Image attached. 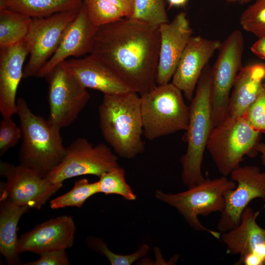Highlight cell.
<instances>
[{"label": "cell", "mask_w": 265, "mask_h": 265, "mask_svg": "<svg viewBox=\"0 0 265 265\" xmlns=\"http://www.w3.org/2000/svg\"><path fill=\"white\" fill-rule=\"evenodd\" d=\"M98 27L90 18L83 2L76 17L66 28L58 48L40 71L37 77L45 78L69 57L90 54Z\"/></svg>", "instance_id": "obj_18"}, {"label": "cell", "mask_w": 265, "mask_h": 265, "mask_svg": "<svg viewBox=\"0 0 265 265\" xmlns=\"http://www.w3.org/2000/svg\"><path fill=\"white\" fill-rule=\"evenodd\" d=\"M222 43L201 36H192L186 47L172 78V83L190 101L202 71Z\"/></svg>", "instance_id": "obj_17"}, {"label": "cell", "mask_w": 265, "mask_h": 265, "mask_svg": "<svg viewBox=\"0 0 265 265\" xmlns=\"http://www.w3.org/2000/svg\"><path fill=\"white\" fill-rule=\"evenodd\" d=\"M143 135L153 140L188 126L189 107L182 92L172 82L157 85L140 96Z\"/></svg>", "instance_id": "obj_5"}, {"label": "cell", "mask_w": 265, "mask_h": 265, "mask_svg": "<svg viewBox=\"0 0 265 265\" xmlns=\"http://www.w3.org/2000/svg\"><path fill=\"white\" fill-rule=\"evenodd\" d=\"M187 1L188 0H167L169 7L184 6Z\"/></svg>", "instance_id": "obj_35"}, {"label": "cell", "mask_w": 265, "mask_h": 265, "mask_svg": "<svg viewBox=\"0 0 265 265\" xmlns=\"http://www.w3.org/2000/svg\"><path fill=\"white\" fill-rule=\"evenodd\" d=\"M0 173L6 179L0 184V199L19 206L40 210L63 186V183H53L20 164L1 161Z\"/></svg>", "instance_id": "obj_12"}, {"label": "cell", "mask_w": 265, "mask_h": 265, "mask_svg": "<svg viewBox=\"0 0 265 265\" xmlns=\"http://www.w3.org/2000/svg\"><path fill=\"white\" fill-rule=\"evenodd\" d=\"M99 193L117 194L127 200H134L136 196L127 183L125 172L119 166L104 173L97 181Z\"/></svg>", "instance_id": "obj_27"}, {"label": "cell", "mask_w": 265, "mask_h": 265, "mask_svg": "<svg viewBox=\"0 0 265 265\" xmlns=\"http://www.w3.org/2000/svg\"><path fill=\"white\" fill-rule=\"evenodd\" d=\"M98 114L103 137L119 157L132 159L144 152L140 96L138 93L129 91L104 95Z\"/></svg>", "instance_id": "obj_2"}, {"label": "cell", "mask_w": 265, "mask_h": 265, "mask_svg": "<svg viewBox=\"0 0 265 265\" xmlns=\"http://www.w3.org/2000/svg\"><path fill=\"white\" fill-rule=\"evenodd\" d=\"M29 54L25 41L0 48V111L2 117L17 113L16 94L23 78L24 63Z\"/></svg>", "instance_id": "obj_19"}, {"label": "cell", "mask_w": 265, "mask_h": 265, "mask_svg": "<svg viewBox=\"0 0 265 265\" xmlns=\"http://www.w3.org/2000/svg\"><path fill=\"white\" fill-rule=\"evenodd\" d=\"M258 152L261 153V161L265 167V143H260L258 146Z\"/></svg>", "instance_id": "obj_36"}, {"label": "cell", "mask_w": 265, "mask_h": 265, "mask_svg": "<svg viewBox=\"0 0 265 265\" xmlns=\"http://www.w3.org/2000/svg\"><path fill=\"white\" fill-rule=\"evenodd\" d=\"M259 213L246 207L239 224L221 233L220 240L225 245L227 253L240 256L235 265H265V229L256 222Z\"/></svg>", "instance_id": "obj_14"}, {"label": "cell", "mask_w": 265, "mask_h": 265, "mask_svg": "<svg viewBox=\"0 0 265 265\" xmlns=\"http://www.w3.org/2000/svg\"><path fill=\"white\" fill-rule=\"evenodd\" d=\"M48 83V119L60 129L72 124L88 103L90 96L63 62L45 77Z\"/></svg>", "instance_id": "obj_11"}, {"label": "cell", "mask_w": 265, "mask_h": 265, "mask_svg": "<svg viewBox=\"0 0 265 265\" xmlns=\"http://www.w3.org/2000/svg\"><path fill=\"white\" fill-rule=\"evenodd\" d=\"M244 117L256 131L265 134V83L262 84L257 97Z\"/></svg>", "instance_id": "obj_32"}, {"label": "cell", "mask_w": 265, "mask_h": 265, "mask_svg": "<svg viewBox=\"0 0 265 265\" xmlns=\"http://www.w3.org/2000/svg\"><path fill=\"white\" fill-rule=\"evenodd\" d=\"M239 23L246 31L258 38L265 36V0L256 1L241 14Z\"/></svg>", "instance_id": "obj_30"}, {"label": "cell", "mask_w": 265, "mask_h": 265, "mask_svg": "<svg viewBox=\"0 0 265 265\" xmlns=\"http://www.w3.org/2000/svg\"><path fill=\"white\" fill-rule=\"evenodd\" d=\"M63 63L86 89L99 91L104 95L132 91L109 68L90 54L83 58L66 59Z\"/></svg>", "instance_id": "obj_20"}, {"label": "cell", "mask_w": 265, "mask_h": 265, "mask_svg": "<svg viewBox=\"0 0 265 265\" xmlns=\"http://www.w3.org/2000/svg\"><path fill=\"white\" fill-rule=\"evenodd\" d=\"M83 0H0L7 7L32 18L79 9Z\"/></svg>", "instance_id": "obj_23"}, {"label": "cell", "mask_w": 265, "mask_h": 265, "mask_svg": "<svg viewBox=\"0 0 265 265\" xmlns=\"http://www.w3.org/2000/svg\"><path fill=\"white\" fill-rule=\"evenodd\" d=\"M87 244L90 248L106 257L111 265H131L146 255L149 250V245L143 244L132 254L119 255L110 251L102 239L94 237L87 238Z\"/></svg>", "instance_id": "obj_29"}, {"label": "cell", "mask_w": 265, "mask_h": 265, "mask_svg": "<svg viewBox=\"0 0 265 265\" xmlns=\"http://www.w3.org/2000/svg\"><path fill=\"white\" fill-rule=\"evenodd\" d=\"M227 0L229 1H235V0Z\"/></svg>", "instance_id": "obj_38"}, {"label": "cell", "mask_w": 265, "mask_h": 265, "mask_svg": "<svg viewBox=\"0 0 265 265\" xmlns=\"http://www.w3.org/2000/svg\"><path fill=\"white\" fill-rule=\"evenodd\" d=\"M32 18L0 3V48L25 40Z\"/></svg>", "instance_id": "obj_25"}, {"label": "cell", "mask_w": 265, "mask_h": 265, "mask_svg": "<svg viewBox=\"0 0 265 265\" xmlns=\"http://www.w3.org/2000/svg\"><path fill=\"white\" fill-rule=\"evenodd\" d=\"M265 79V63H257L242 67L232 89L228 117H244L257 97Z\"/></svg>", "instance_id": "obj_21"}, {"label": "cell", "mask_w": 265, "mask_h": 265, "mask_svg": "<svg viewBox=\"0 0 265 265\" xmlns=\"http://www.w3.org/2000/svg\"><path fill=\"white\" fill-rule=\"evenodd\" d=\"M251 0H239V1L241 3L244 4V3H248L251 1Z\"/></svg>", "instance_id": "obj_37"}, {"label": "cell", "mask_w": 265, "mask_h": 265, "mask_svg": "<svg viewBox=\"0 0 265 265\" xmlns=\"http://www.w3.org/2000/svg\"><path fill=\"white\" fill-rule=\"evenodd\" d=\"M236 186V183L226 176L213 179L207 177L202 182L188 188L186 191L174 194L157 190L155 196L176 208L192 228L197 231L207 232L220 240L221 233L204 226L198 216L221 212L224 208L225 193Z\"/></svg>", "instance_id": "obj_7"}, {"label": "cell", "mask_w": 265, "mask_h": 265, "mask_svg": "<svg viewBox=\"0 0 265 265\" xmlns=\"http://www.w3.org/2000/svg\"><path fill=\"white\" fill-rule=\"evenodd\" d=\"M0 122V156L15 146L22 137L20 127L11 117H2Z\"/></svg>", "instance_id": "obj_31"}, {"label": "cell", "mask_w": 265, "mask_h": 265, "mask_svg": "<svg viewBox=\"0 0 265 265\" xmlns=\"http://www.w3.org/2000/svg\"><path fill=\"white\" fill-rule=\"evenodd\" d=\"M244 38L240 30L232 31L222 43L211 68V102L214 127L228 117L230 94L242 66Z\"/></svg>", "instance_id": "obj_8"}, {"label": "cell", "mask_w": 265, "mask_h": 265, "mask_svg": "<svg viewBox=\"0 0 265 265\" xmlns=\"http://www.w3.org/2000/svg\"><path fill=\"white\" fill-rule=\"evenodd\" d=\"M80 9V8H79ZM79 9L31 19L25 39L29 58L24 68L23 78L37 77L58 48L63 33L75 19Z\"/></svg>", "instance_id": "obj_10"}, {"label": "cell", "mask_w": 265, "mask_h": 265, "mask_svg": "<svg viewBox=\"0 0 265 265\" xmlns=\"http://www.w3.org/2000/svg\"><path fill=\"white\" fill-rule=\"evenodd\" d=\"M261 134L245 117H227L214 127L207 149L219 173L227 177L245 156L256 157Z\"/></svg>", "instance_id": "obj_6"}, {"label": "cell", "mask_w": 265, "mask_h": 265, "mask_svg": "<svg viewBox=\"0 0 265 265\" xmlns=\"http://www.w3.org/2000/svg\"><path fill=\"white\" fill-rule=\"evenodd\" d=\"M118 158L108 146L93 145L86 138L79 137L66 147L62 161L45 177L54 184L80 176L92 175L100 177L118 166Z\"/></svg>", "instance_id": "obj_9"}, {"label": "cell", "mask_w": 265, "mask_h": 265, "mask_svg": "<svg viewBox=\"0 0 265 265\" xmlns=\"http://www.w3.org/2000/svg\"><path fill=\"white\" fill-rule=\"evenodd\" d=\"M230 175L236 186L224 195V208L217 224L221 233L239 224L243 211L253 199L260 198L265 202V172L255 166H239Z\"/></svg>", "instance_id": "obj_13"}, {"label": "cell", "mask_w": 265, "mask_h": 265, "mask_svg": "<svg viewBox=\"0 0 265 265\" xmlns=\"http://www.w3.org/2000/svg\"><path fill=\"white\" fill-rule=\"evenodd\" d=\"M98 193V182L90 183L83 178L76 181L70 190L52 200L50 207L52 209L68 207L80 208L89 197Z\"/></svg>", "instance_id": "obj_26"}, {"label": "cell", "mask_w": 265, "mask_h": 265, "mask_svg": "<svg viewBox=\"0 0 265 265\" xmlns=\"http://www.w3.org/2000/svg\"><path fill=\"white\" fill-rule=\"evenodd\" d=\"M159 44V26L125 18L98 27L90 54L141 96L157 85Z\"/></svg>", "instance_id": "obj_1"}, {"label": "cell", "mask_w": 265, "mask_h": 265, "mask_svg": "<svg viewBox=\"0 0 265 265\" xmlns=\"http://www.w3.org/2000/svg\"><path fill=\"white\" fill-rule=\"evenodd\" d=\"M88 13L98 26L131 18L134 0H83Z\"/></svg>", "instance_id": "obj_24"}, {"label": "cell", "mask_w": 265, "mask_h": 265, "mask_svg": "<svg viewBox=\"0 0 265 265\" xmlns=\"http://www.w3.org/2000/svg\"><path fill=\"white\" fill-rule=\"evenodd\" d=\"M66 250H55L44 252L35 261L24 264L25 265H68L70 262Z\"/></svg>", "instance_id": "obj_33"}, {"label": "cell", "mask_w": 265, "mask_h": 265, "mask_svg": "<svg viewBox=\"0 0 265 265\" xmlns=\"http://www.w3.org/2000/svg\"><path fill=\"white\" fill-rule=\"evenodd\" d=\"M30 208L0 199V252L10 265L21 264L17 251V226L21 216Z\"/></svg>", "instance_id": "obj_22"}, {"label": "cell", "mask_w": 265, "mask_h": 265, "mask_svg": "<svg viewBox=\"0 0 265 265\" xmlns=\"http://www.w3.org/2000/svg\"><path fill=\"white\" fill-rule=\"evenodd\" d=\"M250 50L258 57L265 60V36L258 38L251 46Z\"/></svg>", "instance_id": "obj_34"}, {"label": "cell", "mask_w": 265, "mask_h": 265, "mask_svg": "<svg viewBox=\"0 0 265 265\" xmlns=\"http://www.w3.org/2000/svg\"><path fill=\"white\" fill-rule=\"evenodd\" d=\"M189 107L188 124L184 139L187 148L180 159L182 182L187 188L205 179L201 166L205 150L214 128L211 102V67L208 64L202 72Z\"/></svg>", "instance_id": "obj_4"}, {"label": "cell", "mask_w": 265, "mask_h": 265, "mask_svg": "<svg viewBox=\"0 0 265 265\" xmlns=\"http://www.w3.org/2000/svg\"><path fill=\"white\" fill-rule=\"evenodd\" d=\"M76 227L73 218L60 215L37 225L18 238L17 251L38 254L72 246Z\"/></svg>", "instance_id": "obj_16"}, {"label": "cell", "mask_w": 265, "mask_h": 265, "mask_svg": "<svg viewBox=\"0 0 265 265\" xmlns=\"http://www.w3.org/2000/svg\"><path fill=\"white\" fill-rule=\"evenodd\" d=\"M159 51L157 67V85L169 83L180 57L191 38L192 30L186 13L181 12L171 22L159 26Z\"/></svg>", "instance_id": "obj_15"}, {"label": "cell", "mask_w": 265, "mask_h": 265, "mask_svg": "<svg viewBox=\"0 0 265 265\" xmlns=\"http://www.w3.org/2000/svg\"><path fill=\"white\" fill-rule=\"evenodd\" d=\"M131 18L158 26L169 22L165 0H134Z\"/></svg>", "instance_id": "obj_28"}, {"label": "cell", "mask_w": 265, "mask_h": 265, "mask_svg": "<svg viewBox=\"0 0 265 265\" xmlns=\"http://www.w3.org/2000/svg\"><path fill=\"white\" fill-rule=\"evenodd\" d=\"M16 114L22 132L20 164L45 177L62 161L66 154L61 129L34 114L22 98L17 101Z\"/></svg>", "instance_id": "obj_3"}]
</instances>
